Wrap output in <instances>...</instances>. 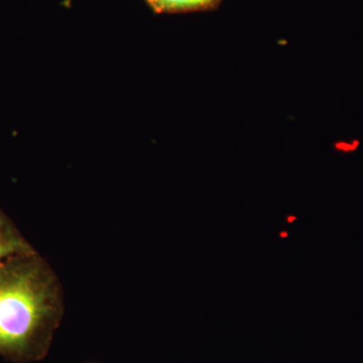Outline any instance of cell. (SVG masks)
<instances>
[{
  "instance_id": "cell-2",
  "label": "cell",
  "mask_w": 363,
  "mask_h": 363,
  "mask_svg": "<svg viewBox=\"0 0 363 363\" xmlns=\"http://www.w3.org/2000/svg\"><path fill=\"white\" fill-rule=\"evenodd\" d=\"M35 252L18 227L0 210V264L16 255Z\"/></svg>"
},
{
  "instance_id": "cell-1",
  "label": "cell",
  "mask_w": 363,
  "mask_h": 363,
  "mask_svg": "<svg viewBox=\"0 0 363 363\" xmlns=\"http://www.w3.org/2000/svg\"><path fill=\"white\" fill-rule=\"evenodd\" d=\"M63 315L59 279L39 253L0 264V357L20 363L42 359Z\"/></svg>"
},
{
  "instance_id": "cell-3",
  "label": "cell",
  "mask_w": 363,
  "mask_h": 363,
  "mask_svg": "<svg viewBox=\"0 0 363 363\" xmlns=\"http://www.w3.org/2000/svg\"><path fill=\"white\" fill-rule=\"evenodd\" d=\"M221 0H147L157 13H189L206 11L218 6Z\"/></svg>"
}]
</instances>
